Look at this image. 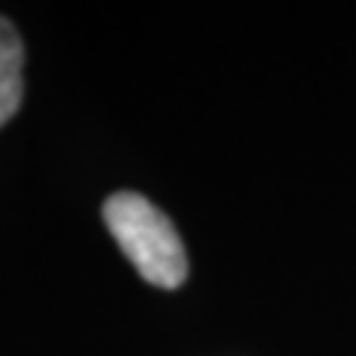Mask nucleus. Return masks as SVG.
Segmentation results:
<instances>
[{
	"mask_svg": "<svg viewBox=\"0 0 356 356\" xmlns=\"http://www.w3.org/2000/svg\"><path fill=\"white\" fill-rule=\"evenodd\" d=\"M104 222L140 276L158 288L184 285L187 255L172 220L146 196L122 191L104 202Z\"/></svg>",
	"mask_w": 356,
	"mask_h": 356,
	"instance_id": "1",
	"label": "nucleus"
},
{
	"mask_svg": "<svg viewBox=\"0 0 356 356\" xmlns=\"http://www.w3.org/2000/svg\"><path fill=\"white\" fill-rule=\"evenodd\" d=\"M24 44L13 21L0 15V128L18 113L24 98Z\"/></svg>",
	"mask_w": 356,
	"mask_h": 356,
	"instance_id": "2",
	"label": "nucleus"
}]
</instances>
